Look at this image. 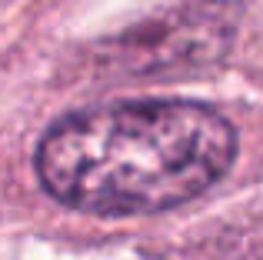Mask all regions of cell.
Masks as SVG:
<instances>
[{
  "instance_id": "6da1fadb",
  "label": "cell",
  "mask_w": 263,
  "mask_h": 260,
  "mask_svg": "<svg viewBox=\"0 0 263 260\" xmlns=\"http://www.w3.org/2000/svg\"><path fill=\"white\" fill-rule=\"evenodd\" d=\"M237 134L193 100H120L73 110L37 147L53 200L87 214H154L206 194L230 170Z\"/></svg>"
},
{
  "instance_id": "7a4b0ae2",
  "label": "cell",
  "mask_w": 263,
  "mask_h": 260,
  "mask_svg": "<svg viewBox=\"0 0 263 260\" xmlns=\"http://www.w3.org/2000/svg\"><path fill=\"white\" fill-rule=\"evenodd\" d=\"M230 0H186L174 13H163L150 27L127 33L117 47L120 70L167 73L206 67L227 50L233 33Z\"/></svg>"
}]
</instances>
